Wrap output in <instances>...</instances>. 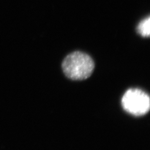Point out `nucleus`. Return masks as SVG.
Here are the masks:
<instances>
[{"label": "nucleus", "instance_id": "nucleus-1", "mask_svg": "<svg viewBox=\"0 0 150 150\" xmlns=\"http://www.w3.org/2000/svg\"><path fill=\"white\" fill-rule=\"evenodd\" d=\"M62 67L64 75L68 78L73 80H83L92 75L95 64L90 56L76 51L64 59Z\"/></svg>", "mask_w": 150, "mask_h": 150}, {"label": "nucleus", "instance_id": "nucleus-2", "mask_svg": "<svg viewBox=\"0 0 150 150\" xmlns=\"http://www.w3.org/2000/svg\"><path fill=\"white\" fill-rule=\"evenodd\" d=\"M122 105L124 110L129 113L137 116H142L150 110V97L141 90L131 88L124 94Z\"/></svg>", "mask_w": 150, "mask_h": 150}, {"label": "nucleus", "instance_id": "nucleus-3", "mask_svg": "<svg viewBox=\"0 0 150 150\" xmlns=\"http://www.w3.org/2000/svg\"><path fill=\"white\" fill-rule=\"evenodd\" d=\"M137 30L142 37L149 38L150 36V18L149 16L139 22Z\"/></svg>", "mask_w": 150, "mask_h": 150}]
</instances>
